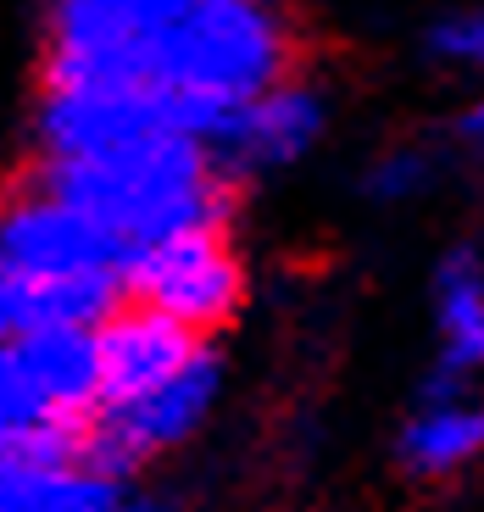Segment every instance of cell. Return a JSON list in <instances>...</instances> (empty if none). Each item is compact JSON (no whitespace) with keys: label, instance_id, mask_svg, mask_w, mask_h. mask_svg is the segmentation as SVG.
<instances>
[{"label":"cell","instance_id":"cell-1","mask_svg":"<svg viewBox=\"0 0 484 512\" xmlns=\"http://www.w3.org/2000/svg\"><path fill=\"white\" fill-rule=\"evenodd\" d=\"M23 179L90 212L128 245V256L184 229H229L234 206V179L217 167L212 145L184 128L151 134L112 156H34Z\"/></svg>","mask_w":484,"mask_h":512},{"label":"cell","instance_id":"cell-2","mask_svg":"<svg viewBox=\"0 0 484 512\" xmlns=\"http://www.w3.org/2000/svg\"><path fill=\"white\" fill-rule=\"evenodd\" d=\"M301 39L279 0H190L156 51L151 84L179 95L190 134L206 145L245 101L295 73Z\"/></svg>","mask_w":484,"mask_h":512},{"label":"cell","instance_id":"cell-3","mask_svg":"<svg viewBox=\"0 0 484 512\" xmlns=\"http://www.w3.org/2000/svg\"><path fill=\"white\" fill-rule=\"evenodd\" d=\"M190 0H45V73L51 90L151 84L156 51Z\"/></svg>","mask_w":484,"mask_h":512},{"label":"cell","instance_id":"cell-4","mask_svg":"<svg viewBox=\"0 0 484 512\" xmlns=\"http://www.w3.org/2000/svg\"><path fill=\"white\" fill-rule=\"evenodd\" d=\"M123 284H128V301H145V307L167 312L173 323L206 334V340L223 323H234V312L245 307V262L229 245L223 223L140 245L128 256Z\"/></svg>","mask_w":484,"mask_h":512},{"label":"cell","instance_id":"cell-5","mask_svg":"<svg viewBox=\"0 0 484 512\" xmlns=\"http://www.w3.org/2000/svg\"><path fill=\"white\" fill-rule=\"evenodd\" d=\"M217 396H223V362H217L212 346H201L173 379L151 384L134 401L95 412L90 429H84V457H95L117 479H128L145 462L190 446L206 429V418L217 412Z\"/></svg>","mask_w":484,"mask_h":512},{"label":"cell","instance_id":"cell-6","mask_svg":"<svg viewBox=\"0 0 484 512\" xmlns=\"http://www.w3.org/2000/svg\"><path fill=\"white\" fill-rule=\"evenodd\" d=\"M167 128L190 134L179 95L156 90V84H84V90L39 84L34 156H112Z\"/></svg>","mask_w":484,"mask_h":512},{"label":"cell","instance_id":"cell-7","mask_svg":"<svg viewBox=\"0 0 484 512\" xmlns=\"http://www.w3.org/2000/svg\"><path fill=\"white\" fill-rule=\"evenodd\" d=\"M0 262L23 273H45V279L123 273L128 245L112 229H101L90 212H78L73 201L12 173V184L0 190Z\"/></svg>","mask_w":484,"mask_h":512},{"label":"cell","instance_id":"cell-8","mask_svg":"<svg viewBox=\"0 0 484 512\" xmlns=\"http://www.w3.org/2000/svg\"><path fill=\"white\" fill-rule=\"evenodd\" d=\"M323 128H329V95L312 78L290 73L273 90H262L256 101H245L223 123V134L212 140V156L240 184L251 173H273V167L306 162V156L318 151Z\"/></svg>","mask_w":484,"mask_h":512},{"label":"cell","instance_id":"cell-9","mask_svg":"<svg viewBox=\"0 0 484 512\" xmlns=\"http://www.w3.org/2000/svg\"><path fill=\"white\" fill-rule=\"evenodd\" d=\"M395 457L412 479H451L484 457V384L434 368L401 423Z\"/></svg>","mask_w":484,"mask_h":512},{"label":"cell","instance_id":"cell-10","mask_svg":"<svg viewBox=\"0 0 484 512\" xmlns=\"http://www.w3.org/2000/svg\"><path fill=\"white\" fill-rule=\"evenodd\" d=\"M201 346H212L206 334L184 329V323H173L167 312L145 307V301H123L101 323V407L134 401L151 384L173 379Z\"/></svg>","mask_w":484,"mask_h":512},{"label":"cell","instance_id":"cell-11","mask_svg":"<svg viewBox=\"0 0 484 512\" xmlns=\"http://www.w3.org/2000/svg\"><path fill=\"white\" fill-rule=\"evenodd\" d=\"M128 301L123 273H73V279H45L0 262V340H34L62 323H106Z\"/></svg>","mask_w":484,"mask_h":512},{"label":"cell","instance_id":"cell-12","mask_svg":"<svg viewBox=\"0 0 484 512\" xmlns=\"http://www.w3.org/2000/svg\"><path fill=\"white\" fill-rule=\"evenodd\" d=\"M123 479L95 457L0 451V512H117Z\"/></svg>","mask_w":484,"mask_h":512},{"label":"cell","instance_id":"cell-13","mask_svg":"<svg viewBox=\"0 0 484 512\" xmlns=\"http://www.w3.org/2000/svg\"><path fill=\"white\" fill-rule=\"evenodd\" d=\"M0 451H34V457L84 451V423L56 407L28 351L12 340H0Z\"/></svg>","mask_w":484,"mask_h":512},{"label":"cell","instance_id":"cell-14","mask_svg":"<svg viewBox=\"0 0 484 512\" xmlns=\"http://www.w3.org/2000/svg\"><path fill=\"white\" fill-rule=\"evenodd\" d=\"M434 334H440V362L434 368L484 379V256L457 245L434 268Z\"/></svg>","mask_w":484,"mask_h":512},{"label":"cell","instance_id":"cell-15","mask_svg":"<svg viewBox=\"0 0 484 512\" xmlns=\"http://www.w3.org/2000/svg\"><path fill=\"white\" fill-rule=\"evenodd\" d=\"M434 173H440V162H434L429 145H390V151H379L368 162L362 190L384 206H407V201L434 190Z\"/></svg>","mask_w":484,"mask_h":512},{"label":"cell","instance_id":"cell-16","mask_svg":"<svg viewBox=\"0 0 484 512\" xmlns=\"http://www.w3.org/2000/svg\"><path fill=\"white\" fill-rule=\"evenodd\" d=\"M423 51L446 73H484V6H457L423 34Z\"/></svg>","mask_w":484,"mask_h":512},{"label":"cell","instance_id":"cell-17","mask_svg":"<svg viewBox=\"0 0 484 512\" xmlns=\"http://www.w3.org/2000/svg\"><path fill=\"white\" fill-rule=\"evenodd\" d=\"M457 140H462V151H468L473 162L484 167V95L468 106V112H462V123H457Z\"/></svg>","mask_w":484,"mask_h":512},{"label":"cell","instance_id":"cell-18","mask_svg":"<svg viewBox=\"0 0 484 512\" xmlns=\"http://www.w3.org/2000/svg\"><path fill=\"white\" fill-rule=\"evenodd\" d=\"M117 512H195V507L167 501V496H123V507H117Z\"/></svg>","mask_w":484,"mask_h":512}]
</instances>
